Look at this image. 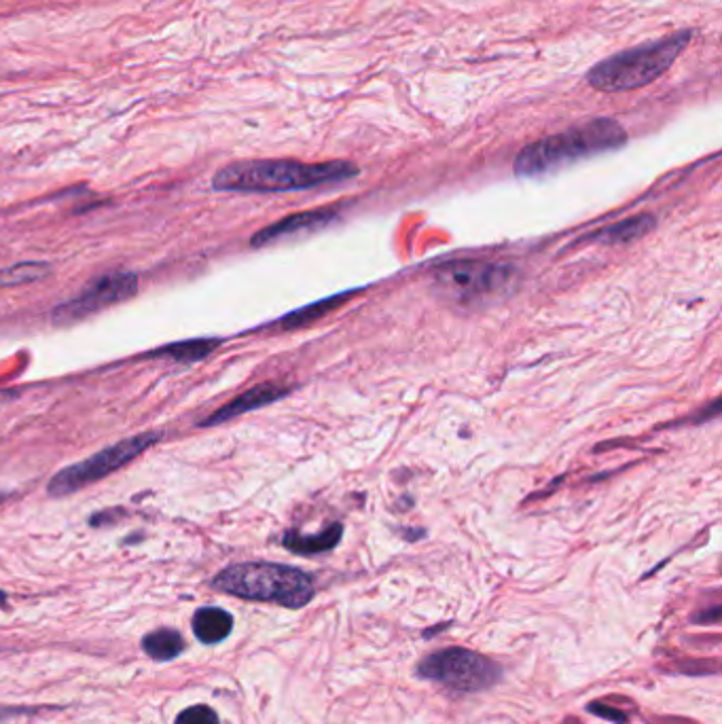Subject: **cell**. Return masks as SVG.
<instances>
[{
	"label": "cell",
	"mask_w": 722,
	"mask_h": 724,
	"mask_svg": "<svg viewBox=\"0 0 722 724\" xmlns=\"http://www.w3.org/2000/svg\"><path fill=\"white\" fill-rule=\"evenodd\" d=\"M356 176L358 168L352 161L303 164L293 159H248L221 168L212 178V187L236 193H280L344 183Z\"/></svg>",
	"instance_id": "cell-1"
},
{
	"label": "cell",
	"mask_w": 722,
	"mask_h": 724,
	"mask_svg": "<svg viewBox=\"0 0 722 724\" xmlns=\"http://www.w3.org/2000/svg\"><path fill=\"white\" fill-rule=\"evenodd\" d=\"M627 144V132L615 119H591L574 128L536 140L515 159L517 176H543L579 159L617 151Z\"/></svg>",
	"instance_id": "cell-2"
},
{
	"label": "cell",
	"mask_w": 722,
	"mask_h": 724,
	"mask_svg": "<svg viewBox=\"0 0 722 724\" xmlns=\"http://www.w3.org/2000/svg\"><path fill=\"white\" fill-rule=\"evenodd\" d=\"M212 589L248 602L278 604L299 610L314 600V578L299 568L272 561H246L221 570L212 578Z\"/></svg>",
	"instance_id": "cell-3"
},
{
	"label": "cell",
	"mask_w": 722,
	"mask_h": 724,
	"mask_svg": "<svg viewBox=\"0 0 722 724\" xmlns=\"http://www.w3.org/2000/svg\"><path fill=\"white\" fill-rule=\"evenodd\" d=\"M691 39V30H680L676 34L663 36L659 41L617 53V56L595 64L589 70L587 83L606 94L631 92V89L651 85L674 66V62L682 56V51L689 47Z\"/></svg>",
	"instance_id": "cell-4"
},
{
	"label": "cell",
	"mask_w": 722,
	"mask_h": 724,
	"mask_svg": "<svg viewBox=\"0 0 722 724\" xmlns=\"http://www.w3.org/2000/svg\"><path fill=\"white\" fill-rule=\"evenodd\" d=\"M515 280V267L477 259L451 261L435 269V284L439 291L462 305L487 303L507 295Z\"/></svg>",
	"instance_id": "cell-5"
},
{
	"label": "cell",
	"mask_w": 722,
	"mask_h": 724,
	"mask_svg": "<svg viewBox=\"0 0 722 724\" xmlns=\"http://www.w3.org/2000/svg\"><path fill=\"white\" fill-rule=\"evenodd\" d=\"M415 674L422 680L439 682L449 691L481 693L500 682L502 669L475 650L451 646L422 659L415 667Z\"/></svg>",
	"instance_id": "cell-6"
},
{
	"label": "cell",
	"mask_w": 722,
	"mask_h": 724,
	"mask_svg": "<svg viewBox=\"0 0 722 724\" xmlns=\"http://www.w3.org/2000/svg\"><path fill=\"white\" fill-rule=\"evenodd\" d=\"M161 441V434L157 432H142L136 437L123 439L111 447H104L98 454L89 456L77 464H70L62 468L60 473L51 477L47 483V494L51 498H64L68 494H75L87 485H94L104 477L117 473L119 468L128 466L132 460L142 456L144 451L151 449L155 443Z\"/></svg>",
	"instance_id": "cell-7"
},
{
	"label": "cell",
	"mask_w": 722,
	"mask_h": 724,
	"mask_svg": "<svg viewBox=\"0 0 722 724\" xmlns=\"http://www.w3.org/2000/svg\"><path fill=\"white\" fill-rule=\"evenodd\" d=\"M140 280L132 271H111L96 278L92 284L75 297L53 307L51 324L53 327H70L89 316H94L106 307H113L121 301H128L138 293Z\"/></svg>",
	"instance_id": "cell-8"
},
{
	"label": "cell",
	"mask_w": 722,
	"mask_h": 724,
	"mask_svg": "<svg viewBox=\"0 0 722 724\" xmlns=\"http://www.w3.org/2000/svg\"><path fill=\"white\" fill-rule=\"evenodd\" d=\"M335 216H337V212L331 208L291 214V216H286V219L269 225V227L261 229L259 233L252 235L250 244L255 248H261V246L276 244L286 238H297V235H305V233H312V231L327 227L329 223L335 221Z\"/></svg>",
	"instance_id": "cell-9"
},
{
	"label": "cell",
	"mask_w": 722,
	"mask_h": 724,
	"mask_svg": "<svg viewBox=\"0 0 722 724\" xmlns=\"http://www.w3.org/2000/svg\"><path fill=\"white\" fill-rule=\"evenodd\" d=\"M288 392H291V388L288 386H282L278 382H267V384H259L255 388L246 390L244 394H240L238 398H233L231 403H227L225 407L216 409L210 418L202 420L200 426L202 428H212V426H219V424H225L233 418H240V415L248 413V411H255V409H261L265 405H272L276 401H280V398H284Z\"/></svg>",
	"instance_id": "cell-10"
},
{
	"label": "cell",
	"mask_w": 722,
	"mask_h": 724,
	"mask_svg": "<svg viewBox=\"0 0 722 724\" xmlns=\"http://www.w3.org/2000/svg\"><path fill=\"white\" fill-rule=\"evenodd\" d=\"M191 627L202 644H219L231 636L233 617L219 606H202L195 610Z\"/></svg>",
	"instance_id": "cell-11"
},
{
	"label": "cell",
	"mask_w": 722,
	"mask_h": 724,
	"mask_svg": "<svg viewBox=\"0 0 722 724\" xmlns=\"http://www.w3.org/2000/svg\"><path fill=\"white\" fill-rule=\"evenodd\" d=\"M657 225V219L653 214H638V216H629V219L610 225L606 229L595 231L591 235H587V242H595V244H627L644 238L646 233H651Z\"/></svg>",
	"instance_id": "cell-12"
},
{
	"label": "cell",
	"mask_w": 722,
	"mask_h": 724,
	"mask_svg": "<svg viewBox=\"0 0 722 724\" xmlns=\"http://www.w3.org/2000/svg\"><path fill=\"white\" fill-rule=\"evenodd\" d=\"M341 534H344V526L341 523H333L324 532L314 534V536H305L299 532H288L282 542L288 551L299 553V555H318V553H327L331 549H335L341 540Z\"/></svg>",
	"instance_id": "cell-13"
},
{
	"label": "cell",
	"mask_w": 722,
	"mask_h": 724,
	"mask_svg": "<svg viewBox=\"0 0 722 724\" xmlns=\"http://www.w3.org/2000/svg\"><path fill=\"white\" fill-rule=\"evenodd\" d=\"M185 648H187L185 638L180 636L176 629H170V627L155 629L142 638L144 655L159 663H166V661L180 657L185 653Z\"/></svg>",
	"instance_id": "cell-14"
},
{
	"label": "cell",
	"mask_w": 722,
	"mask_h": 724,
	"mask_svg": "<svg viewBox=\"0 0 722 724\" xmlns=\"http://www.w3.org/2000/svg\"><path fill=\"white\" fill-rule=\"evenodd\" d=\"M221 346V339H187V341H176L168 343V346L149 352V356L155 358H170L180 365H193V362H200L206 356H210L216 348Z\"/></svg>",
	"instance_id": "cell-15"
},
{
	"label": "cell",
	"mask_w": 722,
	"mask_h": 724,
	"mask_svg": "<svg viewBox=\"0 0 722 724\" xmlns=\"http://www.w3.org/2000/svg\"><path fill=\"white\" fill-rule=\"evenodd\" d=\"M51 271L49 263L43 261H24L11 265L7 269L0 271V286L11 288V286H22V284H30L36 280H43Z\"/></svg>",
	"instance_id": "cell-16"
},
{
	"label": "cell",
	"mask_w": 722,
	"mask_h": 724,
	"mask_svg": "<svg viewBox=\"0 0 722 724\" xmlns=\"http://www.w3.org/2000/svg\"><path fill=\"white\" fill-rule=\"evenodd\" d=\"M341 303V299H329V301H320L318 305H310V307H303V310L299 312H293L291 316H286L284 320H280L278 324L284 329H297V327H303V324H308L320 316L327 314L331 307H337Z\"/></svg>",
	"instance_id": "cell-17"
},
{
	"label": "cell",
	"mask_w": 722,
	"mask_h": 724,
	"mask_svg": "<svg viewBox=\"0 0 722 724\" xmlns=\"http://www.w3.org/2000/svg\"><path fill=\"white\" fill-rule=\"evenodd\" d=\"M174 724H221V720H219V714H216L210 705L197 703L180 712L176 716Z\"/></svg>",
	"instance_id": "cell-18"
},
{
	"label": "cell",
	"mask_w": 722,
	"mask_h": 724,
	"mask_svg": "<svg viewBox=\"0 0 722 724\" xmlns=\"http://www.w3.org/2000/svg\"><path fill=\"white\" fill-rule=\"evenodd\" d=\"M34 708H0V720H7L13 716H24V714H34Z\"/></svg>",
	"instance_id": "cell-19"
},
{
	"label": "cell",
	"mask_w": 722,
	"mask_h": 724,
	"mask_svg": "<svg viewBox=\"0 0 722 724\" xmlns=\"http://www.w3.org/2000/svg\"><path fill=\"white\" fill-rule=\"evenodd\" d=\"M7 600H9V597H7V593H5L3 589H0V608H3V606H7Z\"/></svg>",
	"instance_id": "cell-20"
},
{
	"label": "cell",
	"mask_w": 722,
	"mask_h": 724,
	"mask_svg": "<svg viewBox=\"0 0 722 724\" xmlns=\"http://www.w3.org/2000/svg\"><path fill=\"white\" fill-rule=\"evenodd\" d=\"M7 500V492H0V502Z\"/></svg>",
	"instance_id": "cell-21"
}]
</instances>
